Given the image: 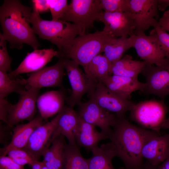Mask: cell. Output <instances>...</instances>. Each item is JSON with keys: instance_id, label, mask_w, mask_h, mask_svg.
Returning <instances> with one entry per match:
<instances>
[{"instance_id": "7a4b0ae2", "label": "cell", "mask_w": 169, "mask_h": 169, "mask_svg": "<svg viewBox=\"0 0 169 169\" xmlns=\"http://www.w3.org/2000/svg\"><path fill=\"white\" fill-rule=\"evenodd\" d=\"M33 8L25 6L18 0H4L0 7V22L2 35L12 49H22L24 44L34 50L40 47L32 27L30 18Z\"/></svg>"}, {"instance_id": "9c48e42d", "label": "cell", "mask_w": 169, "mask_h": 169, "mask_svg": "<svg viewBox=\"0 0 169 169\" xmlns=\"http://www.w3.org/2000/svg\"><path fill=\"white\" fill-rule=\"evenodd\" d=\"M62 59L72 89L71 94L66 97L65 102L73 108L81 102L84 95L89 92L95 83L82 71L75 62L69 59Z\"/></svg>"}, {"instance_id": "d590c367", "label": "cell", "mask_w": 169, "mask_h": 169, "mask_svg": "<svg viewBox=\"0 0 169 169\" xmlns=\"http://www.w3.org/2000/svg\"><path fill=\"white\" fill-rule=\"evenodd\" d=\"M11 105L4 99H0V120L6 124L8 123V111Z\"/></svg>"}, {"instance_id": "5bb4252c", "label": "cell", "mask_w": 169, "mask_h": 169, "mask_svg": "<svg viewBox=\"0 0 169 169\" xmlns=\"http://www.w3.org/2000/svg\"><path fill=\"white\" fill-rule=\"evenodd\" d=\"M65 69L63 59H59L54 65L44 67L36 71L31 73L25 79L27 90L32 88L58 87L64 89L63 79Z\"/></svg>"}, {"instance_id": "f1b7e54d", "label": "cell", "mask_w": 169, "mask_h": 169, "mask_svg": "<svg viewBox=\"0 0 169 169\" xmlns=\"http://www.w3.org/2000/svg\"><path fill=\"white\" fill-rule=\"evenodd\" d=\"M62 169H89L88 159L82 156L77 145L66 144Z\"/></svg>"}, {"instance_id": "ffe728a7", "label": "cell", "mask_w": 169, "mask_h": 169, "mask_svg": "<svg viewBox=\"0 0 169 169\" xmlns=\"http://www.w3.org/2000/svg\"><path fill=\"white\" fill-rule=\"evenodd\" d=\"M43 120L39 114L27 123L16 125L13 129L12 137L9 143L0 148V156H6L8 151L12 149H23L33 132L43 123Z\"/></svg>"}, {"instance_id": "4316f807", "label": "cell", "mask_w": 169, "mask_h": 169, "mask_svg": "<svg viewBox=\"0 0 169 169\" xmlns=\"http://www.w3.org/2000/svg\"><path fill=\"white\" fill-rule=\"evenodd\" d=\"M112 64L103 54H99L94 57L83 68L84 73L95 83H102L110 75Z\"/></svg>"}, {"instance_id": "ee69618b", "label": "cell", "mask_w": 169, "mask_h": 169, "mask_svg": "<svg viewBox=\"0 0 169 169\" xmlns=\"http://www.w3.org/2000/svg\"><path fill=\"white\" fill-rule=\"evenodd\" d=\"M161 129L169 130V117L166 119L162 125Z\"/></svg>"}, {"instance_id": "7c38bea8", "label": "cell", "mask_w": 169, "mask_h": 169, "mask_svg": "<svg viewBox=\"0 0 169 169\" xmlns=\"http://www.w3.org/2000/svg\"><path fill=\"white\" fill-rule=\"evenodd\" d=\"M77 112L84 120L100 128L101 132L108 137L112 131V127L115 123L117 116L99 106L92 100L81 102Z\"/></svg>"}, {"instance_id": "6da1fadb", "label": "cell", "mask_w": 169, "mask_h": 169, "mask_svg": "<svg viewBox=\"0 0 169 169\" xmlns=\"http://www.w3.org/2000/svg\"><path fill=\"white\" fill-rule=\"evenodd\" d=\"M159 135L133 124L125 115L117 116L108 139L114 146L117 156L123 161L124 169H138L144 164L142 151L144 145Z\"/></svg>"}, {"instance_id": "9a60e30c", "label": "cell", "mask_w": 169, "mask_h": 169, "mask_svg": "<svg viewBox=\"0 0 169 169\" xmlns=\"http://www.w3.org/2000/svg\"><path fill=\"white\" fill-rule=\"evenodd\" d=\"M98 20L104 24L103 30L110 33L115 38H128L134 34L135 26L131 12L102 11L99 14Z\"/></svg>"}, {"instance_id": "d6a6232c", "label": "cell", "mask_w": 169, "mask_h": 169, "mask_svg": "<svg viewBox=\"0 0 169 169\" xmlns=\"http://www.w3.org/2000/svg\"><path fill=\"white\" fill-rule=\"evenodd\" d=\"M52 20L57 21L63 16L69 4L67 0H48Z\"/></svg>"}, {"instance_id": "ba28073f", "label": "cell", "mask_w": 169, "mask_h": 169, "mask_svg": "<svg viewBox=\"0 0 169 169\" xmlns=\"http://www.w3.org/2000/svg\"><path fill=\"white\" fill-rule=\"evenodd\" d=\"M87 94L89 99L119 117L125 115V113L130 111L135 104L116 94L102 83H95Z\"/></svg>"}, {"instance_id": "277c9868", "label": "cell", "mask_w": 169, "mask_h": 169, "mask_svg": "<svg viewBox=\"0 0 169 169\" xmlns=\"http://www.w3.org/2000/svg\"><path fill=\"white\" fill-rule=\"evenodd\" d=\"M114 38H115L103 30L78 36L69 49L60 58L71 59L84 68L103 52L105 45Z\"/></svg>"}, {"instance_id": "d6986e66", "label": "cell", "mask_w": 169, "mask_h": 169, "mask_svg": "<svg viewBox=\"0 0 169 169\" xmlns=\"http://www.w3.org/2000/svg\"><path fill=\"white\" fill-rule=\"evenodd\" d=\"M67 97L64 89L47 91L38 96L37 101L39 114L45 120L61 111Z\"/></svg>"}, {"instance_id": "7bdbcfd3", "label": "cell", "mask_w": 169, "mask_h": 169, "mask_svg": "<svg viewBox=\"0 0 169 169\" xmlns=\"http://www.w3.org/2000/svg\"><path fill=\"white\" fill-rule=\"evenodd\" d=\"M157 166H153L147 161L138 169H156Z\"/></svg>"}, {"instance_id": "74e56055", "label": "cell", "mask_w": 169, "mask_h": 169, "mask_svg": "<svg viewBox=\"0 0 169 169\" xmlns=\"http://www.w3.org/2000/svg\"><path fill=\"white\" fill-rule=\"evenodd\" d=\"M33 8L39 13H44L49 10L48 0H33L32 1Z\"/></svg>"}, {"instance_id": "e575fe53", "label": "cell", "mask_w": 169, "mask_h": 169, "mask_svg": "<svg viewBox=\"0 0 169 169\" xmlns=\"http://www.w3.org/2000/svg\"><path fill=\"white\" fill-rule=\"evenodd\" d=\"M0 169H25L8 156H0Z\"/></svg>"}, {"instance_id": "52a82bcc", "label": "cell", "mask_w": 169, "mask_h": 169, "mask_svg": "<svg viewBox=\"0 0 169 169\" xmlns=\"http://www.w3.org/2000/svg\"><path fill=\"white\" fill-rule=\"evenodd\" d=\"M141 73L146 81L143 92L158 96L164 101L169 95V57H165L158 65L146 63Z\"/></svg>"}, {"instance_id": "8d00e7d4", "label": "cell", "mask_w": 169, "mask_h": 169, "mask_svg": "<svg viewBox=\"0 0 169 169\" xmlns=\"http://www.w3.org/2000/svg\"><path fill=\"white\" fill-rule=\"evenodd\" d=\"M6 155H8V156L12 159L32 158L33 159L27 151L23 149H13L10 150L8 151Z\"/></svg>"}, {"instance_id": "83f0119b", "label": "cell", "mask_w": 169, "mask_h": 169, "mask_svg": "<svg viewBox=\"0 0 169 169\" xmlns=\"http://www.w3.org/2000/svg\"><path fill=\"white\" fill-rule=\"evenodd\" d=\"M132 48L129 37L114 38L104 46V55L112 64L120 59L125 52Z\"/></svg>"}, {"instance_id": "60d3db41", "label": "cell", "mask_w": 169, "mask_h": 169, "mask_svg": "<svg viewBox=\"0 0 169 169\" xmlns=\"http://www.w3.org/2000/svg\"><path fill=\"white\" fill-rule=\"evenodd\" d=\"M169 6V0H158V7L159 10L164 11Z\"/></svg>"}, {"instance_id": "8992f818", "label": "cell", "mask_w": 169, "mask_h": 169, "mask_svg": "<svg viewBox=\"0 0 169 169\" xmlns=\"http://www.w3.org/2000/svg\"><path fill=\"white\" fill-rule=\"evenodd\" d=\"M100 2V0H72L59 19L76 25L80 30L79 35H84L87 30L94 27L95 21H99V15L102 11Z\"/></svg>"}, {"instance_id": "7402d4cb", "label": "cell", "mask_w": 169, "mask_h": 169, "mask_svg": "<svg viewBox=\"0 0 169 169\" xmlns=\"http://www.w3.org/2000/svg\"><path fill=\"white\" fill-rule=\"evenodd\" d=\"M79 116L73 107L65 106L52 134L51 142L57 136H63L68 140L69 144L76 145L75 134Z\"/></svg>"}, {"instance_id": "ac0fdd59", "label": "cell", "mask_w": 169, "mask_h": 169, "mask_svg": "<svg viewBox=\"0 0 169 169\" xmlns=\"http://www.w3.org/2000/svg\"><path fill=\"white\" fill-rule=\"evenodd\" d=\"M169 156V133L155 136L148 141L142 151V156L150 164L158 166Z\"/></svg>"}, {"instance_id": "44dd1931", "label": "cell", "mask_w": 169, "mask_h": 169, "mask_svg": "<svg viewBox=\"0 0 169 169\" xmlns=\"http://www.w3.org/2000/svg\"><path fill=\"white\" fill-rule=\"evenodd\" d=\"M102 83L111 91L121 97L129 100L131 93L137 90L143 92L145 83L140 82L138 78H133L115 75H109Z\"/></svg>"}, {"instance_id": "d4e9b609", "label": "cell", "mask_w": 169, "mask_h": 169, "mask_svg": "<svg viewBox=\"0 0 169 169\" xmlns=\"http://www.w3.org/2000/svg\"><path fill=\"white\" fill-rule=\"evenodd\" d=\"M64 137L62 135L55 137L43 154L42 161L48 169H62L66 144Z\"/></svg>"}, {"instance_id": "4fadbf2b", "label": "cell", "mask_w": 169, "mask_h": 169, "mask_svg": "<svg viewBox=\"0 0 169 169\" xmlns=\"http://www.w3.org/2000/svg\"><path fill=\"white\" fill-rule=\"evenodd\" d=\"M63 109L51 120L43 123L38 126L33 132L26 146L23 149L35 160L39 161L40 157L50 146L52 134Z\"/></svg>"}, {"instance_id": "e0dca14e", "label": "cell", "mask_w": 169, "mask_h": 169, "mask_svg": "<svg viewBox=\"0 0 169 169\" xmlns=\"http://www.w3.org/2000/svg\"><path fill=\"white\" fill-rule=\"evenodd\" d=\"M57 50L49 49H35L28 53L25 58L14 70L8 74L11 78H14L19 74L33 73L42 69L54 57H57Z\"/></svg>"}, {"instance_id": "484cf974", "label": "cell", "mask_w": 169, "mask_h": 169, "mask_svg": "<svg viewBox=\"0 0 169 169\" xmlns=\"http://www.w3.org/2000/svg\"><path fill=\"white\" fill-rule=\"evenodd\" d=\"M146 62L135 60L130 55H126L112 64L110 75H115L131 78H138Z\"/></svg>"}, {"instance_id": "8fae6325", "label": "cell", "mask_w": 169, "mask_h": 169, "mask_svg": "<svg viewBox=\"0 0 169 169\" xmlns=\"http://www.w3.org/2000/svg\"><path fill=\"white\" fill-rule=\"evenodd\" d=\"M40 89L32 88L20 95L18 102L11 104L8 111L7 126L12 129L15 125L24 120L30 121L35 118L36 104Z\"/></svg>"}, {"instance_id": "4dcf8cb0", "label": "cell", "mask_w": 169, "mask_h": 169, "mask_svg": "<svg viewBox=\"0 0 169 169\" xmlns=\"http://www.w3.org/2000/svg\"><path fill=\"white\" fill-rule=\"evenodd\" d=\"M100 0V8L104 12H131L130 0Z\"/></svg>"}, {"instance_id": "cb8c5ba5", "label": "cell", "mask_w": 169, "mask_h": 169, "mask_svg": "<svg viewBox=\"0 0 169 169\" xmlns=\"http://www.w3.org/2000/svg\"><path fill=\"white\" fill-rule=\"evenodd\" d=\"M92 156L88 159L89 169H124L115 168L112 163L113 159L117 156L115 150L111 142L102 144L93 148Z\"/></svg>"}, {"instance_id": "1f68e13d", "label": "cell", "mask_w": 169, "mask_h": 169, "mask_svg": "<svg viewBox=\"0 0 169 169\" xmlns=\"http://www.w3.org/2000/svg\"><path fill=\"white\" fill-rule=\"evenodd\" d=\"M149 35L158 43L166 57H169V34L158 25L150 31Z\"/></svg>"}, {"instance_id": "3957f363", "label": "cell", "mask_w": 169, "mask_h": 169, "mask_svg": "<svg viewBox=\"0 0 169 169\" xmlns=\"http://www.w3.org/2000/svg\"><path fill=\"white\" fill-rule=\"evenodd\" d=\"M32 8L30 23L34 32L40 38L56 45L58 48L57 57L61 58L69 49L75 38L80 35L79 28L73 23L60 19L44 20L38 11Z\"/></svg>"}, {"instance_id": "603a6c76", "label": "cell", "mask_w": 169, "mask_h": 169, "mask_svg": "<svg viewBox=\"0 0 169 169\" xmlns=\"http://www.w3.org/2000/svg\"><path fill=\"white\" fill-rule=\"evenodd\" d=\"M75 138L76 144L79 147H84L87 151H90L98 146L100 142L108 139V137L98 131L95 126L86 122L79 116Z\"/></svg>"}, {"instance_id": "f546056e", "label": "cell", "mask_w": 169, "mask_h": 169, "mask_svg": "<svg viewBox=\"0 0 169 169\" xmlns=\"http://www.w3.org/2000/svg\"><path fill=\"white\" fill-rule=\"evenodd\" d=\"M17 77L11 78L7 72L0 70V99H4L12 93L20 95L26 90V79Z\"/></svg>"}, {"instance_id": "f6af8a7d", "label": "cell", "mask_w": 169, "mask_h": 169, "mask_svg": "<svg viewBox=\"0 0 169 169\" xmlns=\"http://www.w3.org/2000/svg\"><path fill=\"white\" fill-rule=\"evenodd\" d=\"M41 169H48L46 166L44 165Z\"/></svg>"}, {"instance_id": "5b68a950", "label": "cell", "mask_w": 169, "mask_h": 169, "mask_svg": "<svg viewBox=\"0 0 169 169\" xmlns=\"http://www.w3.org/2000/svg\"><path fill=\"white\" fill-rule=\"evenodd\" d=\"M168 110L164 101L151 100L135 104L130 111V115L131 120L140 127L161 134Z\"/></svg>"}, {"instance_id": "2e32d148", "label": "cell", "mask_w": 169, "mask_h": 169, "mask_svg": "<svg viewBox=\"0 0 169 169\" xmlns=\"http://www.w3.org/2000/svg\"><path fill=\"white\" fill-rule=\"evenodd\" d=\"M129 38L132 47L135 49L139 57L146 63L158 65L166 57L156 41L144 32L134 34Z\"/></svg>"}, {"instance_id": "b9f144b4", "label": "cell", "mask_w": 169, "mask_h": 169, "mask_svg": "<svg viewBox=\"0 0 169 169\" xmlns=\"http://www.w3.org/2000/svg\"><path fill=\"white\" fill-rule=\"evenodd\" d=\"M156 169H169V156L162 163L157 166Z\"/></svg>"}, {"instance_id": "30bf717a", "label": "cell", "mask_w": 169, "mask_h": 169, "mask_svg": "<svg viewBox=\"0 0 169 169\" xmlns=\"http://www.w3.org/2000/svg\"><path fill=\"white\" fill-rule=\"evenodd\" d=\"M130 6L135 26L134 34L158 25V0H130Z\"/></svg>"}, {"instance_id": "f35d334b", "label": "cell", "mask_w": 169, "mask_h": 169, "mask_svg": "<svg viewBox=\"0 0 169 169\" xmlns=\"http://www.w3.org/2000/svg\"><path fill=\"white\" fill-rule=\"evenodd\" d=\"M11 129L7 125H4L0 123V142L4 145V146H7L9 144L8 139H9L10 138L9 131Z\"/></svg>"}, {"instance_id": "836d02e7", "label": "cell", "mask_w": 169, "mask_h": 169, "mask_svg": "<svg viewBox=\"0 0 169 169\" xmlns=\"http://www.w3.org/2000/svg\"><path fill=\"white\" fill-rule=\"evenodd\" d=\"M7 41L0 33V70L11 72L12 58L9 56L7 48Z\"/></svg>"}, {"instance_id": "ab89813d", "label": "cell", "mask_w": 169, "mask_h": 169, "mask_svg": "<svg viewBox=\"0 0 169 169\" xmlns=\"http://www.w3.org/2000/svg\"><path fill=\"white\" fill-rule=\"evenodd\" d=\"M158 25L163 30L169 32V9L165 11L159 19Z\"/></svg>"}]
</instances>
